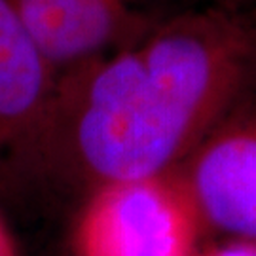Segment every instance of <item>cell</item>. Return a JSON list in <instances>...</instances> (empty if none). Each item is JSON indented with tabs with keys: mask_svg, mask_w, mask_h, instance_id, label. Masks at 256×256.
Here are the masks:
<instances>
[{
	"mask_svg": "<svg viewBox=\"0 0 256 256\" xmlns=\"http://www.w3.org/2000/svg\"><path fill=\"white\" fill-rule=\"evenodd\" d=\"M256 86V19L210 6L57 76L21 173L90 196L178 169Z\"/></svg>",
	"mask_w": 256,
	"mask_h": 256,
	"instance_id": "1",
	"label": "cell"
},
{
	"mask_svg": "<svg viewBox=\"0 0 256 256\" xmlns=\"http://www.w3.org/2000/svg\"><path fill=\"white\" fill-rule=\"evenodd\" d=\"M207 230L178 169L110 184L86 196L74 256H196Z\"/></svg>",
	"mask_w": 256,
	"mask_h": 256,
	"instance_id": "2",
	"label": "cell"
},
{
	"mask_svg": "<svg viewBox=\"0 0 256 256\" xmlns=\"http://www.w3.org/2000/svg\"><path fill=\"white\" fill-rule=\"evenodd\" d=\"M207 228L256 239V106H238L178 167Z\"/></svg>",
	"mask_w": 256,
	"mask_h": 256,
	"instance_id": "3",
	"label": "cell"
},
{
	"mask_svg": "<svg viewBox=\"0 0 256 256\" xmlns=\"http://www.w3.org/2000/svg\"><path fill=\"white\" fill-rule=\"evenodd\" d=\"M146 0H10L57 76L142 38L160 23Z\"/></svg>",
	"mask_w": 256,
	"mask_h": 256,
	"instance_id": "4",
	"label": "cell"
},
{
	"mask_svg": "<svg viewBox=\"0 0 256 256\" xmlns=\"http://www.w3.org/2000/svg\"><path fill=\"white\" fill-rule=\"evenodd\" d=\"M55 82L57 72L10 0H0V171H21L46 122Z\"/></svg>",
	"mask_w": 256,
	"mask_h": 256,
	"instance_id": "5",
	"label": "cell"
},
{
	"mask_svg": "<svg viewBox=\"0 0 256 256\" xmlns=\"http://www.w3.org/2000/svg\"><path fill=\"white\" fill-rule=\"evenodd\" d=\"M198 256H256V239L230 238L222 245L209 248Z\"/></svg>",
	"mask_w": 256,
	"mask_h": 256,
	"instance_id": "6",
	"label": "cell"
},
{
	"mask_svg": "<svg viewBox=\"0 0 256 256\" xmlns=\"http://www.w3.org/2000/svg\"><path fill=\"white\" fill-rule=\"evenodd\" d=\"M0 256H19L14 238H12L2 214H0Z\"/></svg>",
	"mask_w": 256,
	"mask_h": 256,
	"instance_id": "7",
	"label": "cell"
},
{
	"mask_svg": "<svg viewBox=\"0 0 256 256\" xmlns=\"http://www.w3.org/2000/svg\"><path fill=\"white\" fill-rule=\"evenodd\" d=\"M218 8H226V10H238V12H243V6H247L250 2H256V0H214Z\"/></svg>",
	"mask_w": 256,
	"mask_h": 256,
	"instance_id": "8",
	"label": "cell"
},
{
	"mask_svg": "<svg viewBox=\"0 0 256 256\" xmlns=\"http://www.w3.org/2000/svg\"><path fill=\"white\" fill-rule=\"evenodd\" d=\"M196 256H198V254H196Z\"/></svg>",
	"mask_w": 256,
	"mask_h": 256,
	"instance_id": "9",
	"label": "cell"
}]
</instances>
